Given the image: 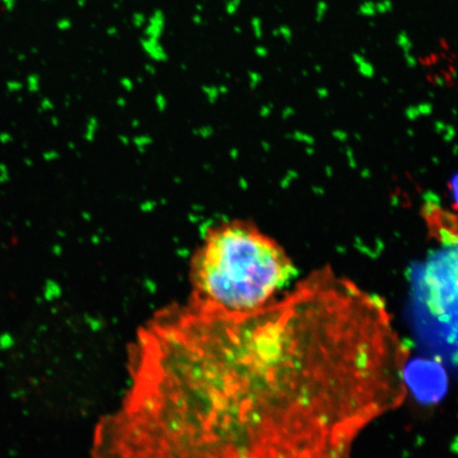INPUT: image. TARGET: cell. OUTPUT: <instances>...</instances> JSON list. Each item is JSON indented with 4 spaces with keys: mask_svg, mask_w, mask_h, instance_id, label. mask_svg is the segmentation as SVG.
Listing matches in <instances>:
<instances>
[{
    "mask_svg": "<svg viewBox=\"0 0 458 458\" xmlns=\"http://www.w3.org/2000/svg\"><path fill=\"white\" fill-rule=\"evenodd\" d=\"M328 10V3L326 2V0H318L317 4H315L314 21H317L318 24L323 22L326 19V16H327Z\"/></svg>",
    "mask_w": 458,
    "mask_h": 458,
    "instance_id": "cell-7",
    "label": "cell"
},
{
    "mask_svg": "<svg viewBox=\"0 0 458 458\" xmlns=\"http://www.w3.org/2000/svg\"><path fill=\"white\" fill-rule=\"evenodd\" d=\"M396 43L401 53L403 55L406 66H408L410 70H414L418 65V60L413 54L414 44L413 41H411L410 34L406 31H400L397 34Z\"/></svg>",
    "mask_w": 458,
    "mask_h": 458,
    "instance_id": "cell-4",
    "label": "cell"
},
{
    "mask_svg": "<svg viewBox=\"0 0 458 458\" xmlns=\"http://www.w3.org/2000/svg\"><path fill=\"white\" fill-rule=\"evenodd\" d=\"M406 360L381 303L331 271L254 311L191 301L137 332L91 458H351L403 403Z\"/></svg>",
    "mask_w": 458,
    "mask_h": 458,
    "instance_id": "cell-1",
    "label": "cell"
},
{
    "mask_svg": "<svg viewBox=\"0 0 458 458\" xmlns=\"http://www.w3.org/2000/svg\"><path fill=\"white\" fill-rule=\"evenodd\" d=\"M404 379L406 387L409 386L418 399L426 403H435L445 393L446 377L442 366L428 360L406 365Z\"/></svg>",
    "mask_w": 458,
    "mask_h": 458,
    "instance_id": "cell-3",
    "label": "cell"
},
{
    "mask_svg": "<svg viewBox=\"0 0 458 458\" xmlns=\"http://www.w3.org/2000/svg\"><path fill=\"white\" fill-rule=\"evenodd\" d=\"M295 273L273 239L245 223H228L214 229L198 251L191 301L225 311H254L272 302Z\"/></svg>",
    "mask_w": 458,
    "mask_h": 458,
    "instance_id": "cell-2",
    "label": "cell"
},
{
    "mask_svg": "<svg viewBox=\"0 0 458 458\" xmlns=\"http://www.w3.org/2000/svg\"><path fill=\"white\" fill-rule=\"evenodd\" d=\"M317 94L319 97L320 99L327 98L329 96V89L327 88H325V86H322V88H318L317 89Z\"/></svg>",
    "mask_w": 458,
    "mask_h": 458,
    "instance_id": "cell-9",
    "label": "cell"
},
{
    "mask_svg": "<svg viewBox=\"0 0 458 458\" xmlns=\"http://www.w3.org/2000/svg\"><path fill=\"white\" fill-rule=\"evenodd\" d=\"M376 9L377 15H386L394 10L393 0H377L376 2Z\"/></svg>",
    "mask_w": 458,
    "mask_h": 458,
    "instance_id": "cell-8",
    "label": "cell"
},
{
    "mask_svg": "<svg viewBox=\"0 0 458 458\" xmlns=\"http://www.w3.org/2000/svg\"><path fill=\"white\" fill-rule=\"evenodd\" d=\"M352 62L360 76L365 79H372L376 76L375 65L364 55L354 53L352 55Z\"/></svg>",
    "mask_w": 458,
    "mask_h": 458,
    "instance_id": "cell-5",
    "label": "cell"
},
{
    "mask_svg": "<svg viewBox=\"0 0 458 458\" xmlns=\"http://www.w3.org/2000/svg\"><path fill=\"white\" fill-rule=\"evenodd\" d=\"M358 15L366 17V19H372L377 16L375 0H364L358 7Z\"/></svg>",
    "mask_w": 458,
    "mask_h": 458,
    "instance_id": "cell-6",
    "label": "cell"
},
{
    "mask_svg": "<svg viewBox=\"0 0 458 458\" xmlns=\"http://www.w3.org/2000/svg\"><path fill=\"white\" fill-rule=\"evenodd\" d=\"M434 83L439 86V88H443L445 84V80L443 77H437L434 79Z\"/></svg>",
    "mask_w": 458,
    "mask_h": 458,
    "instance_id": "cell-10",
    "label": "cell"
}]
</instances>
